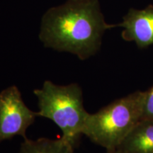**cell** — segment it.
<instances>
[{
  "instance_id": "cell-1",
  "label": "cell",
  "mask_w": 153,
  "mask_h": 153,
  "mask_svg": "<svg viewBox=\"0 0 153 153\" xmlns=\"http://www.w3.org/2000/svg\"><path fill=\"white\" fill-rule=\"evenodd\" d=\"M114 27L105 21L98 0H68L44 14L39 38L45 47L85 60L98 52L106 30Z\"/></svg>"
},
{
  "instance_id": "cell-2",
  "label": "cell",
  "mask_w": 153,
  "mask_h": 153,
  "mask_svg": "<svg viewBox=\"0 0 153 153\" xmlns=\"http://www.w3.org/2000/svg\"><path fill=\"white\" fill-rule=\"evenodd\" d=\"M33 94L38 101V116L52 120L62 131L61 137L74 149L77 148L89 115L80 86L58 85L46 80Z\"/></svg>"
},
{
  "instance_id": "cell-3",
  "label": "cell",
  "mask_w": 153,
  "mask_h": 153,
  "mask_svg": "<svg viewBox=\"0 0 153 153\" xmlns=\"http://www.w3.org/2000/svg\"><path fill=\"white\" fill-rule=\"evenodd\" d=\"M144 91H136L89 114L83 135L91 142L114 151L142 119Z\"/></svg>"
},
{
  "instance_id": "cell-4",
  "label": "cell",
  "mask_w": 153,
  "mask_h": 153,
  "mask_svg": "<svg viewBox=\"0 0 153 153\" xmlns=\"http://www.w3.org/2000/svg\"><path fill=\"white\" fill-rule=\"evenodd\" d=\"M38 117L23 100L16 86L0 91V143L19 135L27 139L26 131Z\"/></svg>"
},
{
  "instance_id": "cell-5",
  "label": "cell",
  "mask_w": 153,
  "mask_h": 153,
  "mask_svg": "<svg viewBox=\"0 0 153 153\" xmlns=\"http://www.w3.org/2000/svg\"><path fill=\"white\" fill-rule=\"evenodd\" d=\"M116 25L123 28L121 36L126 41L134 42L140 48L153 45V5L141 10L131 9Z\"/></svg>"
},
{
  "instance_id": "cell-6",
  "label": "cell",
  "mask_w": 153,
  "mask_h": 153,
  "mask_svg": "<svg viewBox=\"0 0 153 153\" xmlns=\"http://www.w3.org/2000/svg\"><path fill=\"white\" fill-rule=\"evenodd\" d=\"M114 151L116 153H153V121L141 119Z\"/></svg>"
},
{
  "instance_id": "cell-7",
  "label": "cell",
  "mask_w": 153,
  "mask_h": 153,
  "mask_svg": "<svg viewBox=\"0 0 153 153\" xmlns=\"http://www.w3.org/2000/svg\"><path fill=\"white\" fill-rule=\"evenodd\" d=\"M18 153H74V149L62 137L35 140L24 139Z\"/></svg>"
},
{
  "instance_id": "cell-8",
  "label": "cell",
  "mask_w": 153,
  "mask_h": 153,
  "mask_svg": "<svg viewBox=\"0 0 153 153\" xmlns=\"http://www.w3.org/2000/svg\"><path fill=\"white\" fill-rule=\"evenodd\" d=\"M142 119L153 121V86L144 91Z\"/></svg>"
},
{
  "instance_id": "cell-9",
  "label": "cell",
  "mask_w": 153,
  "mask_h": 153,
  "mask_svg": "<svg viewBox=\"0 0 153 153\" xmlns=\"http://www.w3.org/2000/svg\"><path fill=\"white\" fill-rule=\"evenodd\" d=\"M106 153H116V152H114V151H107Z\"/></svg>"
}]
</instances>
